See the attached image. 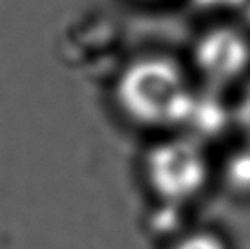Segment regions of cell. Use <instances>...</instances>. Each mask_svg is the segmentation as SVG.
<instances>
[{
	"label": "cell",
	"instance_id": "obj_1",
	"mask_svg": "<svg viewBox=\"0 0 250 249\" xmlns=\"http://www.w3.org/2000/svg\"><path fill=\"white\" fill-rule=\"evenodd\" d=\"M192 86L179 64L167 55H146L130 62L117 81L121 110L146 126H175Z\"/></svg>",
	"mask_w": 250,
	"mask_h": 249
},
{
	"label": "cell",
	"instance_id": "obj_2",
	"mask_svg": "<svg viewBox=\"0 0 250 249\" xmlns=\"http://www.w3.org/2000/svg\"><path fill=\"white\" fill-rule=\"evenodd\" d=\"M145 173L161 201L185 205L205 191L210 163L203 143L179 134L163 139L148 150Z\"/></svg>",
	"mask_w": 250,
	"mask_h": 249
},
{
	"label": "cell",
	"instance_id": "obj_3",
	"mask_svg": "<svg viewBox=\"0 0 250 249\" xmlns=\"http://www.w3.org/2000/svg\"><path fill=\"white\" fill-rule=\"evenodd\" d=\"M194 64L208 88L236 83L250 68V41L234 26H214L194 44Z\"/></svg>",
	"mask_w": 250,
	"mask_h": 249
},
{
	"label": "cell",
	"instance_id": "obj_4",
	"mask_svg": "<svg viewBox=\"0 0 250 249\" xmlns=\"http://www.w3.org/2000/svg\"><path fill=\"white\" fill-rule=\"evenodd\" d=\"M230 123H232V108L223 103V99L214 88L207 90L192 88L175 128L181 130L183 136L205 145L207 139L223 134Z\"/></svg>",
	"mask_w": 250,
	"mask_h": 249
},
{
	"label": "cell",
	"instance_id": "obj_5",
	"mask_svg": "<svg viewBox=\"0 0 250 249\" xmlns=\"http://www.w3.org/2000/svg\"><path fill=\"white\" fill-rule=\"evenodd\" d=\"M223 180L232 193L250 196V143L229 154L223 165Z\"/></svg>",
	"mask_w": 250,
	"mask_h": 249
},
{
	"label": "cell",
	"instance_id": "obj_6",
	"mask_svg": "<svg viewBox=\"0 0 250 249\" xmlns=\"http://www.w3.org/2000/svg\"><path fill=\"white\" fill-rule=\"evenodd\" d=\"M170 249H230L219 233L208 229H195L183 233L174 240Z\"/></svg>",
	"mask_w": 250,
	"mask_h": 249
},
{
	"label": "cell",
	"instance_id": "obj_7",
	"mask_svg": "<svg viewBox=\"0 0 250 249\" xmlns=\"http://www.w3.org/2000/svg\"><path fill=\"white\" fill-rule=\"evenodd\" d=\"M232 123L243 134L245 143H250V81H247L236 104L232 106Z\"/></svg>",
	"mask_w": 250,
	"mask_h": 249
},
{
	"label": "cell",
	"instance_id": "obj_8",
	"mask_svg": "<svg viewBox=\"0 0 250 249\" xmlns=\"http://www.w3.org/2000/svg\"><path fill=\"white\" fill-rule=\"evenodd\" d=\"M197 2H201L203 6H208V7H214V6H229V4H232V6L237 7V2H239V0H197Z\"/></svg>",
	"mask_w": 250,
	"mask_h": 249
},
{
	"label": "cell",
	"instance_id": "obj_9",
	"mask_svg": "<svg viewBox=\"0 0 250 249\" xmlns=\"http://www.w3.org/2000/svg\"><path fill=\"white\" fill-rule=\"evenodd\" d=\"M237 7L243 11L245 17H247V21L250 22V0H239V2H237Z\"/></svg>",
	"mask_w": 250,
	"mask_h": 249
}]
</instances>
